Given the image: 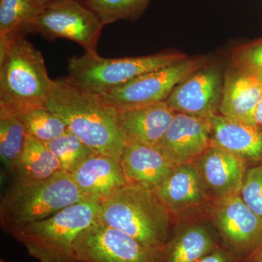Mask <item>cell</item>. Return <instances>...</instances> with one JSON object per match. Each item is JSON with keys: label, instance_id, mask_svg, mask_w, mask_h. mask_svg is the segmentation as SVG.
I'll return each mask as SVG.
<instances>
[{"label": "cell", "instance_id": "obj_12", "mask_svg": "<svg viewBox=\"0 0 262 262\" xmlns=\"http://www.w3.org/2000/svg\"><path fill=\"white\" fill-rule=\"evenodd\" d=\"M211 141L210 117L177 113L158 149L176 167L199 158Z\"/></svg>", "mask_w": 262, "mask_h": 262}, {"label": "cell", "instance_id": "obj_1", "mask_svg": "<svg viewBox=\"0 0 262 262\" xmlns=\"http://www.w3.org/2000/svg\"><path fill=\"white\" fill-rule=\"evenodd\" d=\"M46 107L96 152L120 161L125 141L119 125V110L102 95L63 77L55 80Z\"/></svg>", "mask_w": 262, "mask_h": 262}, {"label": "cell", "instance_id": "obj_8", "mask_svg": "<svg viewBox=\"0 0 262 262\" xmlns=\"http://www.w3.org/2000/svg\"><path fill=\"white\" fill-rule=\"evenodd\" d=\"M208 63L206 57L187 58L100 94L118 110L163 102L181 82Z\"/></svg>", "mask_w": 262, "mask_h": 262}, {"label": "cell", "instance_id": "obj_26", "mask_svg": "<svg viewBox=\"0 0 262 262\" xmlns=\"http://www.w3.org/2000/svg\"><path fill=\"white\" fill-rule=\"evenodd\" d=\"M27 134L44 143L65 134L64 122L46 107L31 108L19 114Z\"/></svg>", "mask_w": 262, "mask_h": 262}, {"label": "cell", "instance_id": "obj_19", "mask_svg": "<svg viewBox=\"0 0 262 262\" xmlns=\"http://www.w3.org/2000/svg\"><path fill=\"white\" fill-rule=\"evenodd\" d=\"M192 163L174 167L168 177L155 190L170 213L187 211L204 201L206 191L199 170Z\"/></svg>", "mask_w": 262, "mask_h": 262}, {"label": "cell", "instance_id": "obj_21", "mask_svg": "<svg viewBox=\"0 0 262 262\" xmlns=\"http://www.w3.org/2000/svg\"><path fill=\"white\" fill-rule=\"evenodd\" d=\"M215 249L211 234L202 226H190L176 234L160 252V262H198Z\"/></svg>", "mask_w": 262, "mask_h": 262}, {"label": "cell", "instance_id": "obj_18", "mask_svg": "<svg viewBox=\"0 0 262 262\" xmlns=\"http://www.w3.org/2000/svg\"><path fill=\"white\" fill-rule=\"evenodd\" d=\"M211 145L247 160H262V127L217 114L210 117Z\"/></svg>", "mask_w": 262, "mask_h": 262}, {"label": "cell", "instance_id": "obj_15", "mask_svg": "<svg viewBox=\"0 0 262 262\" xmlns=\"http://www.w3.org/2000/svg\"><path fill=\"white\" fill-rule=\"evenodd\" d=\"M244 160L211 145L199 157L196 166L204 189L218 198L239 194L246 173Z\"/></svg>", "mask_w": 262, "mask_h": 262}, {"label": "cell", "instance_id": "obj_9", "mask_svg": "<svg viewBox=\"0 0 262 262\" xmlns=\"http://www.w3.org/2000/svg\"><path fill=\"white\" fill-rule=\"evenodd\" d=\"M78 262H160V252L97 220L74 244Z\"/></svg>", "mask_w": 262, "mask_h": 262}, {"label": "cell", "instance_id": "obj_27", "mask_svg": "<svg viewBox=\"0 0 262 262\" xmlns=\"http://www.w3.org/2000/svg\"><path fill=\"white\" fill-rule=\"evenodd\" d=\"M239 195L246 206L262 220V160L246 170Z\"/></svg>", "mask_w": 262, "mask_h": 262}, {"label": "cell", "instance_id": "obj_30", "mask_svg": "<svg viewBox=\"0 0 262 262\" xmlns=\"http://www.w3.org/2000/svg\"><path fill=\"white\" fill-rule=\"evenodd\" d=\"M249 262H262V244L251 254Z\"/></svg>", "mask_w": 262, "mask_h": 262}, {"label": "cell", "instance_id": "obj_10", "mask_svg": "<svg viewBox=\"0 0 262 262\" xmlns=\"http://www.w3.org/2000/svg\"><path fill=\"white\" fill-rule=\"evenodd\" d=\"M225 72L215 63H206L173 89L166 102L176 113L210 117L220 111Z\"/></svg>", "mask_w": 262, "mask_h": 262}, {"label": "cell", "instance_id": "obj_16", "mask_svg": "<svg viewBox=\"0 0 262 262\" xmlns=\"http://www.w3.org/2000/svg\"><path fill=\"white\" fill-rule=\"evenodd\" d=\"M127 183L155 191L173 170L174 166L158 148L125 143L120 158Z\"/></svg>", "mask_w": 262, "mask_h": 262}, {"label": "cell", "instance_id": "obj_4", "mask_svg": "<svg viewBox=\"0 0 262 262\" xmlns=\"http://www.w3.org/2000/svg\"><path fill=\"white\" fill-rule=\"evenodd\" d=\"M101 200L89 198L46 220L15 229L10 235L39 262H78L74 244L97 220Z\"/></svg>", "mask_w": 262, "mask_h": 262}, {"label": "cell", "instance_id": "obj_29", "mask_svg": "<svg viewBox=\"0 0 262 262\" xmlns=\"http://www.w3.org/2000/svg\"><path fill=\"white\" fill-rule=\"evenodd\" d=\"M198 262H231V260L225 251L215 248Z\"/></svg>", "mask_w": 262, "mask_h": 262}, {"label": "cell", "instance_id": "obj_2", "mask_svg": "<svg viewBox=\"0 0 262 262\" xmlns=\"http://www.w3.org/2000/svg\"><path fill=\"white\" fill-rule=\"evenodd\" d=\"M54 86L42 53L25 37L0 42V107L18 115L46 107Z\"/></svg>", "mask_w": 262, "mask_h": 262}, {"label": "cell", "instance_id": "obj_28", "mask_svg": "<svg viewBox=\"0 0 262 262\" xmlns=\"http://www.w3.org/2000/svg\"><path fill=\"white\" fill-rule=\"evenodd\" d=\"M230 66L262 76V38L234 48Z\"/></svg>", "mask_w": 262, "mask_h": 262}, {"label": "cell", "instance_id": "obj_11", "mask_svg": "<svg viewBox=\"0 0 262 262\" xmlns=\"http://www.w3.org/2000/svg\"><path fill=\"white\" fill-rule=\"evenodd\" d=\"M213 216L221 235L236 253L251 255L261 246L262 220L239 194L219 198Z\"/></svg>", "mask_w": 262, "mask_h": 262}, {"label": "cell", "instance_id": "obj_3", "mask_svg": "<svg viewBox=\"0 0 262 262\" xmlns=\"http://www.w3.org/2000/svg\"><path fill=\"white\" fill-rule=\"evenodd\" d=\"M170 213L155 191L127 184L101 201L97 221L161 252L168 242Z\"/></svg>", "mask_w": 262, "mask_h": 262}, {"label": "cell", "instance_id": "obj_33", "mask_svg": "<svg viewBox=\"0 0 262 262\" xmlns=\"http://www.w3.org/2000/svg\"><path fill=\"white\" fill-rule=\"evenodd\" d=\"M0 262H6V261H5V260L1 259V261H0Z\"/></svg>", "mask_w": 262, "mask_h": 262}, {"label": "cell", "instance_id": "obj_7", "mask_svg": "<svg viewBox=\"0 0 262 262\" xmlns=\"http://www.w3.org/2000/svg\"><path fill=\"white\" fill-rule=\"evenodd\" d=\"M103 27L82 2L57 0L41 7L30 24L29 34H39L48 41L70 39L82 46L85 53L96 55Z\"/></svg>", "mask_w": 262, "mask_h": 262}, {"label": "cell", "instance_id": "obj_13", "mask_svg": "<svg viewBox=\"0 0 262 262\" xmlns=\"http://www.w3.org/2000/svg\"><path fill=\"white\" fill-rule=\"evenodd\" d=\"M261 99L262 76L232 66L226 70L220 115L255 124V113Z\"/></svg>", "mask_w": 262, "mask_h": 262}, {"label": "cell", "instance_id": "obj_23", "mask_svg": "<svg viewBox=\"0 0 262 262\" xmlns=\"http://www.w3.org/2000/svg\"><path fill=\"white\" fill-rule=\"evenodd\" d=\"M27 130L18 114L0 107V156L2 163L13 174L23 152Z\"/></svg>", "mask_w": 262, "mask_h": 262}, {"label": "cell", "instance_id": "obj_6", "mask_svg": "<svg viewBox=\"0 0 262 262\" xmlns=\"http://www.w3.org/2000/svg\"><path fill=\"white\" fill-rule=\"evenodd\" d=\"M177 51H161L149 56L106 58L84 53L71 57L66 78L82 89L102 94L148 72L187 59Z\"/></svg>", "mask_w": 262, "mask_h": 262}, {"label": "cell", "instance_id": "obj_22", "mask_svg": "<svg viewBox=\"0 0 262 262\" xmlns=\"http://www.w3.org/2000/svg\"><path fill=\"white\" fill-rule=\"evenodd\" d=\"M41 7L37 0H0V42L29 34Z\"/></svg>", "mask_w": 262, "mask_h": 262}, {"label": "cell", "instance_id": "obj_20", "mask_svg": "<svg viewBox=\"0 0 262 262\" xmlns=\"http://www.w3.org/2000/svg\"><path fill=\"white\" fill-rule=\"evenodd\" d=\"M61 170L59 161L46 143L27 135L14 172V183H34L51 178Z\"/></svg>", "mask_w": 262, "mask_h": 262}, {"label": "cell", "instance_id": "obj_24", "mask_svg": "<svg viewBox=\"0 0 262 262\" xmlns=\"http://www.w3.org/2000/svg\"><path fill=\"white\" fill-rule=\"evenodd\" d=\"M151 0H85L82 2L94 11L103 26L117 20L134 21L144 13Z\"/></svg>", "mask_w": 262, "mask_h": 262}, {"label": "cell", "instance_id": "obj_25", "mask_svg": "<svg viewBox=\"0 0 262 262\" xmlns=\"http://www.w3.org/2000/svg\"><path fill=\"white\" fill-rule=\"evenodd\" d=\"M46 144L59 161L61 170L70 174L88 158L97 153L69 130Z\"/></svg>", "mask_w": 262, "mask_h": 262}, {"label": "cell", "instance_id": "obj_31", "mask_svg": "<svg viewBox=\"0 0 262 262\" xmlns=\"http://www.w3.org/2000/svg\"><path fill=\"white\" fill-rule=\"evenodd\" d=\"M254 122L258 126L262 127V99L255 113Z\"/></svg>", "mask_w": 262, "mask_h": 262}, {"label": "cell", "instance_id": "obj_14", "mask_svg": "<svg viewBox=\"0 0 262 262\" xmlns=\"http://www.w3.org/2000/svg\"><path fill=\"white\" fill-rule=\"evenodd\" d=\"M176 113L166 101L119 110V125L125 143L158 148Z\"/></svg>", "mask_w": 262, "mask_h": 262}, {"label": "cell", "instance_id": "obj_17", "mask_svg": "<svg viewBox=\"0 0 262 262\" xmlns=\"http://www.w3.org/2000/svg\"><path fill=\"white\" fill-rule=\"evenodd\" d=\"M71 176L84 195L101 201L128 184L120 161L99 153L88 158Z\"/></svg>", "mask_w": 262, "mask_h": 262}, {"label": "cell", "instance_id": "obj_5", "mask_svg": "<svg viewBox=\"0 0 262 262\" xmlns=\"http://www.w3.org/2000/svg\"><path fill=\"white\" fill-rule=\"evenodd\" d=\"M87 199L71 174L63 170L42 182L14 183L2 198V228L10 234L19 227L46 220Z\"/></svg>", "mask_w": 262, "mask_h": 262}, {"label": "cell", "instance_id": "obj_32", "mask_svg": "<svg viewBox=\"0 0 262 262\" xmlns=\"http://www.w3.org/2000/svg\"><path fill=\"white\" fill-rule=\"evenodd\" d=\"M54 1H57V0H37L38 3H39V4L41 6ZM77 1L84 2L85 1V0H77Z\"/></svg>", "mask_w": 262, "mask_h": 262}]
</instances>
